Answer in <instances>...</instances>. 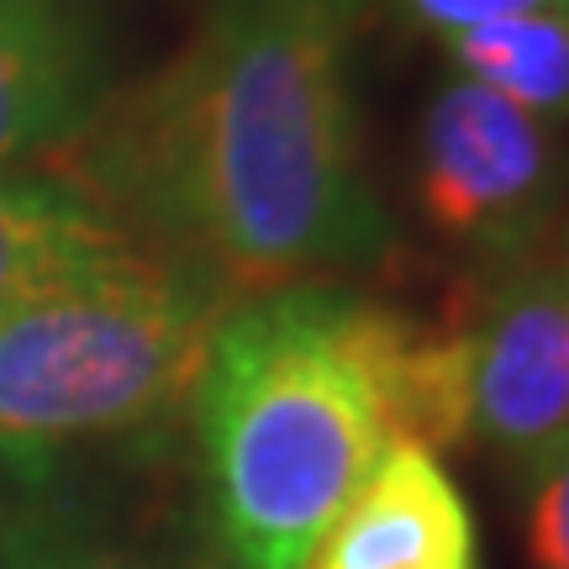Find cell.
<instances>
[{
  "instance_id": "ba28073f",
  "label": "cell",
  "mask_w": 569,
  "mask_h": 569,
  "mask_svg": "<svg viewBox=\"0 0 569 569\" xmlns=\"http://www.w3.org/2000/svg\"><path fill=\"white\" fill-rule=\"evenodd\" d=\"M132 238L101 206L69 180L48 174H6L0 169V317L90 253Z\"/></svg>"
},
{
  "instance_id": "3957f363",
  "label": "cell",
  "mask_w": 569,
  "mask_h": 569,
  "mask_svg": "<svg viewBox=\"0 0 569 569\" xmlns=\"http://www.w3.org/2000/svg\"><path fill=\"white\" fill-rule=\"evenodd\" d=\"M232 301L227 284L138 238L27 290L0 317V465L169 417Z\"/></svg>"
},
{
  "instance_id": "30bf717a",
  "label": "cell",
  "mask_w": 569,
  "mask_h": 569,
  "mask_svg": "<svg viewBox=\"0 0 569 569\" xmlns=\"http://www.w3.org/2000/svg\"><path fill=\"white\" fill-rule=\"evenodd\" d=\"M0 569H169L53 511H0Z\"/></svg>"
},
{
  "instance_id": "7a4b0ae2",
  "label": "cell",
  "mask_w": 569,
  "mask_h": 569,
  "mask_svg": "<svg viewBox=\"0 0 569 569\" xmlns=\"http://www.w3.org/2000/svg\"><path fill=\"white\" fill-rule=\"evenodd\" d=\"M407 311L343 284L227 306L190 386L227 569H311L396 443L386 359Z\"/></svg>"
},
{
  "instance_id": "6da1fadb",
  "label": "cell",
  "mask_w": 569,
  "mask_h": 569,
  "mask_svg": "<svg viewBox=\"0 0 569 569\" xmlns=\"http://www.w3.org/2000/svg\"><path fill=\"white\" fill-rule=\"evenodd\" d=\"M348 17L353 0H217L63 142V180L232 296L380 264L396 232L359 163Z\"/></svg>"
},
{
  "instance_id": "277c9868",
  "label": "cell",
  "mask_w": 569,
  "mask_h": 569,
  "mask_svg": "<svg viewBox=\"0 0 569 569\" xmlns=\"http://www.w3.org/2000/svg\"><path fill=\"white\" fill-rule=\"evenodd\" d=\"M565 196L553 122L475 80L443 84L417 132V206L443 243L480 264L538 248Z\"/></svg>"
},
{
  "instance_id": "52a82bcc",
  "label": "cell",
  "mask_w": 569,
  "mask_h": 569,
  "mask_svg": "<svg viewBox=\"0 0 569 569\" xmlns=\"http://www.w3.org/2000/svg\"><path fill=\"white\" fill-rule=\"evenodd\" d=\"M311 569H475V517L443 459L422 443H390Z\"/></svg>"
},
{
  "instance_id": "9c48e42d",
  "label": "cell",
  "mask_w": 569,
  "mask_h": 569,
  "mask_svg": "<svg viewBox=\"0 0 569 569\" xmlns=\"http://www.w3.org/2000/svg\"><path fill=\"white\" fill-rule=\"evenodd\" d=\"M443 48L465 80L507 96L543 122L569 117V11L480 21L465 32H443Z\"/></svg>"
},
{
  "instance_id": "8992f818",
  "label": "cell",
  "mask_w": 569,
  "mask_h": 569,
  "mask_svg": "<svg viewBox=\"0 0 569 569\" xmlns=\"http://www.w3.org/2000/svg\"><path fill=\"white\" fill-rule=\"evenodd\" d=\"M101 101L96 0H0V169L63 148Z\"/></svg>"
},
{
  "instance_id": "8fae6325",
  "label": "cell",
  "mask_w": 569,
  "mask_h": 569,
  "mask_svg": "<svg viewBox=\"0 0 569 569\" xmlns=\"http://www.w3.org/2000/svg\"><path fill=\"white\" fill-rule=\"evenodd\" d=\"M528 475V559L532 569H569V432L522 453Z\"/></svg>"
},
{
  "instance_id": "5b68a950",
  "label": "cell",
  "mask_w": 569,
  "mask_h": 569,
  "mask_svg": "<svg viewBox=\"0 0 569 569\" xmlns=\"http://www.w3.org/2000/svg\"><path fill=\"white\" fill-rule=\"evenodd\" d=\"M469 427L517 459L569 432V248L517 269L469 327Z\"/></svg>"
}]
</instances>
